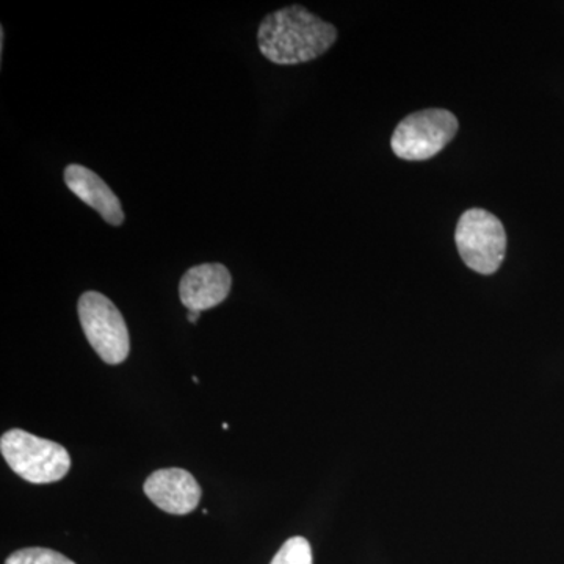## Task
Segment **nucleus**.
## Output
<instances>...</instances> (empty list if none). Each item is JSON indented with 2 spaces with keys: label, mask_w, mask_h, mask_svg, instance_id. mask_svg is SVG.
<instances>
[{
  "label": "nucleus",
  "mask_w": 564,
  "mask_h": 564,
  "mask_svg": "<svg viewBox=\"0 0 564 564\" xmlns=\"http://www.w3.org/2000/svg\"><path fill=\"white\" fill-rule=\"evenodd\" d=\"M336 40V28L302 6L284 7L267 14L258 31L259 51L276 65L315 61Z\"/></svg>",
  "instance_id": "f257e3e1"
},
{
  "label": "nucleus",
  "mask_w": 564,
  "mask_h": 564,
  "mask_svg": "<svg viewBox=\"0 0 564 564\" xmlns=\"http://www.w3.org/2000/svg\"><path fill=\"white\" fill-rule=\"evenodd\" d=\"M0 452L11 470L32 485L55 484L70 469V456L63 445L24 430L3 433Z\"/></svg>",
  "instance_id": "f03ea898"
},
{
  "label": "nucleus",
  "mask_w": 564,
  "mask_h": 564,
  "mask_svg": "<svg viewBox=\"0 0 564 564\" xmlns=\"http://www.w3.org/2000/svg\"><path fill=\"white\" fill-rule=\"evenodd\" d=\"M77 313L88 344L104 362L117 366L128 359L131 351L128 325L111 300L99 292H85Z\"/></svg>",
  "instance_id": "7ed1b4c3"
},
{
  "label": "nucleus",
  "mask_w": 564,
  "mask_h": 564,
  "mask_svg": "<svg viewBox=\"0 0 564 564\" xmlns=\"http://www.w3.org/2000/svg\"><path fill=\"white\" fill-rule=\"evenodd\" d=\"M456 248L474 272L492 274L502 265L507 232L502 221L484 209L464 212L455 232Z\"/></svg>",
  "instance_id": "20e7f679"
},
{
  "label": "nucleus",
  "mask_w": 564,
  "mask_h": 564,
  "mask_svg": "<svg viewBox=\"0 0 564 564\" xmlns=\"http://www.w3.org/2000/svg\"><path fill=\"white\" fill-rule=\"evenodd\" d=\"M456 132L458 120L451 111H415L397 126L391 140L392 151L403 161H426L440 154Z\"/></svg>",
  "instance_id": "39448f33"
},
{
  "label": "nucleus",
  "mask_w": 564,
  "mask_h": 564,
  "mask_svg": "<svg viewBox=\"0 0 564 564\" xmlns=\"http://www.w3.org/2000/svg\"><path fill=\"white\" fill-rule=\"evenodd\" d=\"M144 494L155 507L170 514H188L202 500V488L184 469H161L152 473L143 485Z\"/></svg>",
  "instance_id": "423d86ee"
},
{
  "label": "nucleus",
  "mask_w": 564,
  "mask_h": 564,
  "mask_svg": "<svg viewBox=\"0 0 564 564\" xmlns=\"http://www.w3.org/2000/svg\"><path fill=\"white\" fill-rule=\"evenodd\" d=\"M232 276L223 263L192 267L180 282V299L188 311L212 310L228 299Z\"/></svg>",
  "instance_id": "0eeeda50"
},
{
  "label": "nucleus",
  "mask_w": 564,
  "mask_h": 564,
  "mask_svg": "<svg viewBox=\"0 0 564 564\" xmlns=\"http://www.w3.org/2000/svg\"><path fill=\"white\" fill-rule=\"evenodd\" d=\"M65 184L77 198L98 212L104 221L111 226H121L124 223V212H122L120 199L107 185V182H104L91 170L77 165V163L66 166Z\"/></svg>",
  "instance_id": "6e6552de"
},
{
  "label": "nucleus",
  "mask_w": 564,
  "mask_h": 564,
  "mask_svg": "<svg viewBox=\"0 0 564 564\" xmlns=\"http://www.w3.org/2000/svg\"><path fill=\"white\" fill-rule=\"evenodd\" d=\"M270 564H313V549L303 536L291 538L282 544Z\"/></svg>",
  "instance_id": "1a4fd4ad"
},
{
  "label": "nucleus",
  "mask_w": 564,
  "mask_h": 564,
  "mask_svg": "<svg viewBox=\"0 0 564 564\" xmlns=\"http://www.w3.org/2000/svg\"><path fill=\"white\" fill-rule=\"evenodd\" d=\"M6 564H76L73 560L66 558L61 552L51 551L44 547H28L14 552Z\"/></svg>",
  "instance_id": "9d476101"
},
{
  "label": "nucleus",
  "mask_w": 564,
  "mask_h": 564,
  "mask_svg": "<svg viewBox=\"0 0 564 564\" xmlns=\"http://www.w3.org/2000/svg\"><path fill=\"white\" fill-rule=\"evenodd\" d=\"M199 315H202V313H198V311H188V314H187L188 322H191V323L198 322Z\"/></svg>",
  "instance_id": "9b49d317"
}]
</instances>
